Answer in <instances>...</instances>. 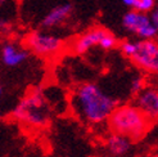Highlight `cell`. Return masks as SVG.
Returning <instances> with one entry per match:
<instances>
[{
	"mask_svg": "<svg viewBox=\"0 0 158 157\" xmlns=\"http://www.w3.org/2000/svg\"><path fill=\"white\" fill-rule=\"evenodd\" d=\"M118 100L95 83H84L76 86L71 95V108L78 120L88 125L108 121Z\"/></svg>",
	"mask_w": 158,
	"mask_h": 157,
	"instance_id": "1",
	"label": "cell"
},
{
	"mask_svg": "<svg viewBox=\"0 0 158 157\" xmlns=\"http://www.w3.org/2000/svg\"><path fill=\"white\" fill-rule=\"evenodd\" d=\"M107 122L112 133L127 137L132 142L143 139L151 125L148 117L140 111L136 104L117 106Z\"/></svg>",
	"mask_w": 158,
	"mask_h": 157,
	"instance_id": "2",
	"label": "cell"
},
{
	"mask_svg": "<svg viewBox=\"0 0 158 157\" xmlns=\"http://www.w3.org/2000/svg\"><path fill=\"white\" fill-rule=\"evenodd\" d=\"M13 117L30 128H45L50 121V107L41 89L23 97L13 108Z\"/></svg>",
	"mask_w": 158,
	"mask_h": 157,
	"instance_id": "3",
	"label": "cell"
},
{
	"mask_svg": "<svg viewBox=\"0 0 158 157\" xmlns=\"http://www.w3.org/2000/svg\"><path fill=\"white\" fill-rule=\"evenodd\" d=\"M122 27L127 32L138 36L140 40L156 39L158 35V30L152 22L151 14L136 9H130L123 14Z\"/></svg>",
	"mask_w": 158,
	"mask_h": 157,
	"instance_id": "4",
	"label": "cell"
},
{
	"mask_svg": "<svg viewBox=\"0 0 158 157\" xmlns=\"http://www.w3.org/2000/svg\"><path fill=\"white\" fill-rule=\"evenodd\" d=\"M25 44L30 52L43 58L57 56L63 48L60 37L43 31H34L28 34L25 39Z\"/></svg>",
	"mask_w": 158,
	"mask_h": 157,
	"instance_id": "5",
	"label": "cell"
},
{
	"mask_svg": "<svg viewBox=\"0 0 158 157\" xmlns=\"http://www.w3.org/2000/svg\"><path fill=\"white\" fill-rule=\"evenodd\" d=\"M132 63L149 74H158V41L154 39L139 40V48L131 58Z\"/></svg>",
	"mask_w": 158,
	"mask_h": 157,
	"instance_id": "6",
	"label": "cell"
},
{
	"mask_svg": "<svg viewBox=\"0 0 158 157\" xmlns=\"http://www.w3.org/2000/svg\"><path fill=\"white\" fill-rule=\"evenodd\" d=\"M135 104L151 122L158 121V88L145 86L135 95Z\"/></svg>",
	"mask_w": 158,
	"mask_h": 157,
	"instance_id": "7",
	"label": "cell"
},
{
	"mask_svg": "<svg viewBox=\"0 0 158 157\" xmlns=\"http://www.w3.org/2000/svg\"><path fill=\"white\" fill-rule=\"evenodd\" d=\"M106 31L107 30L102 27H94V28L88 30L86 32L81 34L73 41V45H72L73 52L81 56V54L88 53L94 46H99V43L102 40V37H103V35L106 34Z\"/></svg>",
	"mask_w": 158,
	"mask_h": 157,
	"instance_id": "8",
	"label": "cell"
},
{
	"mask_svg": "<svg viewBox=\"0 0 158 157\" xmlns=\"http://www.w3.org/2000/svg\"><path fill=\"white\" fill-rule=\"evenodd\" d=\"M28 58V49H22L13 41H5L2 45V63L8 67H18Z\"/></svg>",
	"mask_w": 158,
	"mask_h": 157,
	"instance_id": "9",
	"label": "cell"
},
{
	"mask_svg": "<svg viewBox=\"0 0 158 157\" xmlns=\"http://www.w3.org/2000/svg\"><path fill=\"white\" fill-rule=\"evenodd\" d=\"M73 11L72 4L64 3V4H59L57 6H54L53 9H50L48 13L45 14V17L41 21V27L50 30L54 28L59 25H62L63 22H66V19L71 15Z\"/></svg>",
	"mask_w": 158,
	"mask_h": 157,
	"instance_id": "10",
	"label": "cell"
},
{
	"mask_svg": "<svg viewBox=\"0 0 158 157\" xmlns=\"http://www.w3.org/2000/svg\"><path fill=\"white\" fill-rule=\"evenodd\" d=\"M131 142L132 140L127 137L117 134V133H112V134L107 138L106 147H107V151L109 152V155L118 157V156H123L129 152L130 147H131Z\"/></svg>",
	"mask_w": 158,
	"mask_h": 157,
	"instance_id": "11",
	"label": "cell"
},
{
	"mask_svg": "<svg viewBox=\"0 0 158 157\" xmlns=\"http://www.w3.org/2000/svg\"><path fill=\"white\" fill-rule=\"evenodd\" d=\"M139 48V41H131V40H125L120 44V50L125 57L127 58H132L135 56V53L138 52Z\"/></svg>",
	"mask_w": 158,
	"mask_h": 157,
	"instance_id": "12",
	"label": "cell"
},
{
	"mask_svg": "<svg viewBox=\"0 0 158 157\" xmlns=\"http://www.w3.org/2000/svg\"><path fill=\"white\" fill-rule=\"evenodd\" d=\"M117 46V39L113 34H110L109 31H106V34L102 37L99 43V48L103 50H112Z\"/></svg>",
	"mask_w": 158,
	"mask_h": 157,
	"instance_id": "13",
	"label": "cell"
},
{
	"mask_svg": "<svg viewBox=\"0 0 158 157\" xmlns=\"http://www.w3.org/2000/svg\"><path fill=\"white\" fill-rule=\"evenodd\" d=\"M156 5H157V0H138L135 9L151 14V12L156 8Z\"/></svg>",
	"mask_w": 158,
	"mask_h": 157,
	"instance_id": "14",
	"label": "cell"
},
{
	"mask_svg": "<svg viewBox=\"0 0 158 157\" xmlns=\"http://www.w3.org/2000/svg\"><path fill=\"white\" fill-rule=\"evenodd\" d=\"M144 88H145V85H144L143 77L136 76L130 81V94L131 95H136V94H139Z\"/></svg>",
	"mask_w": 158,
	"mask_h": 157,
	"instance_id": "15",
	"label": "cell"
},
{
	"mask_svg": "<svg viewBox=\"0 0 158 157\" xmlns=\"http://www.w3.org/2000/svg\"><path fill=\"white\" fill-rule=\"evenodd\" d=\"M151 18H152V22L154 23V26L157 27L158 30V4L156 5V8L151 12Z\"/></svg>",
	"mask_w": 158,
	"mask_h": 157,
	"instance_id": "16",
	"label": "cell"
},
{
	"mask_svg": "<svg viewBox=\"0 0 158 157\" xmlns=\"http://www.w3.org/2000/svg\"><path fill=\"white\" fill-rule=\"evenodd\" d=\"M122 4L125 6L130 8V9H135L136 8V4H138V0H121Z\"/></svg>",
	"mask_w": 158,
	"mask_h": 157,
	"instance_id": "17",
	"label": "cell"
}]
</instances>
